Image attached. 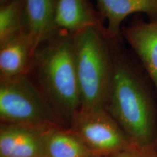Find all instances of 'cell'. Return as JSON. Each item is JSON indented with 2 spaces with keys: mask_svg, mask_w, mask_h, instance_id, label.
Segmentation results:
<instances>
[{
  "mask_svg": "<svg viewBox=\"0 0 157 157\" xmlns=\"http://www.w3.org/2000/svg\"><path fill=\"white\" fill-rule=\"evenodd\" d=\"M113 75L105 109L135 145H156L157 117L143 76L113 47Z\"/></svg>",
  "mask_w": 157,
  "mask_h": 157,
  "instance_id": "6da1fadb",
  "label": "cell"
},
{
  "mask_svg": "<svg viewBox=\"0 0 157 157\" xmlns=\"http://www.w3.org/2000/svg\"><path fill=\"white\" fill-rule=\"evenodd\" d=\"M32 68L39 87L64 126L68 127L81 107L74 35L66 34L38 49Z\"/></svg>",
  "mask_w": 157,
  "mask_h": 157,
  "instance_id": "7a4b0ae2",
  "label": "cell"
},
{
  "mask_svg": "<svg viewBox=\"0 0 157 157\" xmlns=\"http://www.w3.org/2000/svg\"><path fill=\"white\" fill-rule=\"evenodd\" d=\"M106 34L89 28L74 34L79 110L105 109L113 75V46Z\"/></svg>",
  "mask_w": 157,
  "mask_h": 157,
  "instance_id": "3957f363",
  "label": "cell"
},
{
  "mask_svg": "<svg viewBox=\"0 0 157 157\" xmlns=\"http://www.w3.org/2000/svg\"><path fill=\"white\" fill-rule=\"evenodd\" d=\"M0 119L1 124L43 131L65 127L40 88L28 75L0 80Z\"/></svg>",
  "mask_w": 157,
  "mask_h": 157,
  "instance_id": "277c9868",
  "label": "cell"
},
{
  "mask_svg": "<svg viewBox=\"0 0 157 157\" xmlns=\"http://www.w3.org/2000/svg\"><path fill=\"white\" fill-rule=\"evenodd\" d=\"M68 128L98 156L111 157L133 144L105 109L79 110Z\"/></svg>",
  "mask_w": 157,
  "mask_h": 157,
  "instance_id": "5b68a950",
  "label": "cell"
},
{
  "mask_svg": "<svg viewBox=\"0 0 157 157\" xmlns=\"http://www.w3.org/2000/svg\"><path fill=\"white\" fill-rule=\"evenodd\" d=\"M38 49L25 30L0 43V80L28 75Z\"/></svg>",
  "mask_w": 157,
  "mask_h": 157,
  "instance_id": "8992f818",
  "label": "cell"
},
{
  "mask_svg": "<svg viewBox=\"0 0 157 157\" xmlns=\"http://www.w3.org/2000/svg\"><path fill=\"white\" fill-rule=\"evenodd\" d=\"M121 34L139 58L157 94V18L122 27Z\"/></svg>",
  "mask_w": 157,
  "mask_h": 157,
  "instance_id": "52a82bcc",
  "label": "cell"
},
{
  "mask_svg": "<svg viewBox=\"0 0 157 157\" xmlns=\"http://www.w3.org/2000/svg\"><path fill=\"white\" fill-rule=\"evenodd\" d=\"M44 132L31 127L1 124L0 157H44Z\"/></svg>",
  "mask_w": 157,
  "mask_h": 157,
  "instance_id": "ba28073f",
  "label": "cell"
},
{
  "mask_svg": "<svg viewBox=\"0 0 157 157\" xmlns=\"http://www.w3.org/2000/svg\"><path fill=\"white\" fill-rule=\"evenodd\" d=\"M100 17L89 0H56V28L66 31L67 34L74 35L87 29L94 28L107 34Z\"/></svg>",
  "mask_w": 157,
  "mask_h": 157,
  "instance_id": "9c48e42d",
  "label": "cell"
},
{
  "mask_svg": "<svg viewBox=\"0 0 157 157\" xmlns=\"http://www.w3.org/2000/svg\"><path fill=\"white\" fill-rule=\"evenodd\" d=\"M100 15L106 21L108 36L113 40L121 34V25L129 15L143 13L157 18V0H95Z\"/></svg>",
  "mask_w": 157,
  "mask_h": 157,
  "instance_id": "30bf717a",
  "label": "cell"
},
{
  "mask_svg": "<svg viewBox=\"0 0 157 157\" xmlns=\"http://www.w3.org/2000/svg\"><path fill=\"white\" fill-rule=\"evenodd\" d=\"M25 31L39 48L56 30V0H23Z\"/></svg>",
  "mask_w": 157,
  "mask_h": 157,
  "instance_id": "8fae6325",
  "label": "cell"
},
{
  "mask_svg": "<svg viewBox=\"0 0 157 157\" xmlns=\"http://www.w3.org/2000/svg\"><path fill=\"white\" fill-rule=\"evenodd\" d=\"M44 157H90L93 154L68 127L49 129L43 134Z\"/></svg>",
  "mask_w": 157,
  "mask_h": 157,
  "instance_id": "7c38bea8",
  "label": "cell"
},
{
  "mask_svg": "<svg viewBox=\"0 0 157 157\" xmlns=\"http://www.w3.org/2000/svg\"><path fill=\"white\" fill-rule=\"evenodd\" d=\"M23 0H7L0 6V43L25 30Z\"/></svg>",
  "mask_w": 157,
  "mask_h": 157,
  "instance_id": "4fadbf2b",
  "label": "cell"
},
{
  "mask_svg": "<svg viewBox=\"0 0 157 157\" xmlns=\"http://www.w3.org/2000/svg\"><path fill=\"white\" fill-rule=\"evenodd\" d=\"M111 157H157L156 145L137 146L133 143L129 148Z\"/></svg>",
  "mask_w": 157,
  "mask_h": 157,
  "instance_id": "5bb4252c",
  "label": "cell"
},
{
  "mask_svg": "<svg viewBox=\"0 0 157 157\" xmlns=\"http://www.w3.org/2000/svg\"><path fill=\"white\" fill-rule=\"evenodd\" d=\"M90 157H107V156H98V155H93V156Z\"/></svg>",
  "mask_w": 157,
  "mask_h": 157,
  "instance_id": "9a60e30c",
  "label": "cell"
},
{
  "mask_svg": "<svg viewBox=\"0 0 157 157\" xmlns=\"http://www.w3.org/2000/svg\"><path fill=\"white\" fill-rule=\"evenodd\" d=\"M7 0H0V4L5 2H7Z\"/></svg>",
  "mask_w": 157,
  "mask_h": 157,
  "instance_id": "2e32d148",
  "label": "cell"
}]
</instances>
